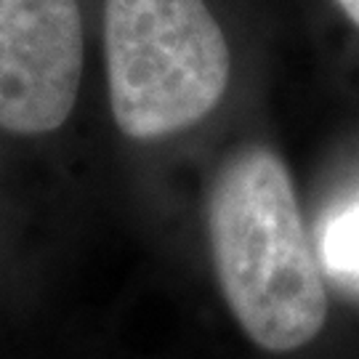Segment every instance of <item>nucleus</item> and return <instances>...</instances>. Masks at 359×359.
<instances>
[{"mask_svg":"<svg viewBox=\"0 0 359 359\" xmlns=\"http://www.w3.org/2000/svg\"><path fill=\"white\" fill-rule=\"evenodd\" d=\"M208 234L221 293L245 335L264 351H295L327 320V290L277 152L245 144L218 168Z\"/></svg>","mask_w":359,"mask_h":359,"instance_id":"f257e3e1","label":"nucleus"},{"mask_svg":"<svg viewBox=\"0 0 359 359\" xmlns=\"http://www.w3.org/2000/svg\"><path fill=\"white\" fill-rule=\"evenodd\" d=\"M117 128L149 142L205 120L229 86L226 38L205 0H104Z\"/></svg>","mask_w":359,"mask_h":359,"instance_id":"f03ea898","label":"nucleus"},{"mask_svg":"<svg viewBox=\"0 0 359 359\" xmlns=\"http://www.w3.org/2000/svg\"><path fill=\"white\" fill-rule=\"evenodd\" d=\"M80 77L77 0H0V128L22 136L62 128Z\"/></svg>","mask_w":359,"mask_h":359,"instance_id":"7ed1b4c3","label":"nucleus"},{"mask_svg":"<svg viewBox=\"0 0 359 359\" xmlns=\"http://www.w3.org/2000/svg\"><path fill=\"white\" fill-rule=\"evenodd\" d=\"M322 258L327 269L359 274V203L341 210L322 234Z\"/></svg>","mask_w":359,"mask_h":359,"instance_id":"20e7f679","label":"nucleus"},{"mask_svg":"<svg viewBox=\"0 0 359 359\" xmlns=\"http://www.w3.org/2000/svg\"><path fill=\"white\" fill-rule=\"evenodd\" d=\"M338 6H341L344 13H346L348 19L359 27V0H338Z\"/></svg>","mask_w":359,"mask_h":359,"instance_id":"39448f33","label":"nucleus"}]
</instances>
